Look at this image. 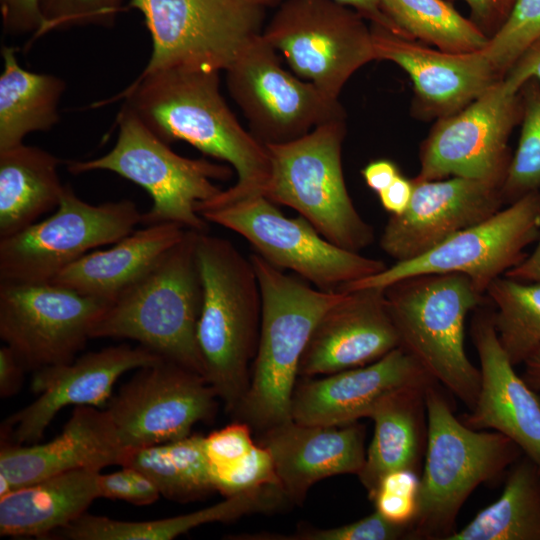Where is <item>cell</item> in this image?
Wrapping results in <instances>:
<instances>
[{
  "mask_svg": "<svg viewBox=\"0 0 540 540\" xmlns=\"http://www.w3.org/2000/svg\"><path fill=\"white\" fill-rule=\"evenodd\" d=\"M166 143L185 141L234 169L237 180L197 205L201 212L264 195L271 162L265 145L246 131L219 89V71L170 68L139 77L115 99Z\"/></svg>",
  "mask_w": 540,
  "mask_h": 540,
  "instance_id": "6da1fadb",
  "label": "cell"
},
{
  "mask_svg": "<svg viewBox=\"0 0 540 540\" xmlns=\"http://www.w3.org/2000/svg\"><path fill=\"white\" fill-rule=\"evenodd\" d=\"M196 254L203 291L197 343L205 378L235 414L249 386L259 341L260 285L250 257L228 239L200 232Z\"/></svg>",
  "mask_w": 540,
  "mask_h": 540,
  "instance_id": "7a4b0ae2",
  "label": "cell"
},
{
  "mask_svg": "<svg viewBox=\"0 0 540 540\" xmlns=\"http://www.w3.org/2000/svg\"><path fill=\"white\" fill-rule=\"evenodd\" d=\"M262 295V319L250 382L235 415L264 431L291 419L299 365L320 317L344 295L323 291L251 254Z\"/></svg>",
  "mask_w": 540,
  "mask_h": 540,
  "instance_id": "3957f363",
  "label": "cell"
},
{
  "mask_svg": "<svg viewBox=\"0 0 540 540\" xmlns=\"http://www.w3.org/2000/svg\"><path fill=\"white\" fill-rule=\"evenodd\" d=\"M199 233L186 229L143 277L110 301L91 337L134 340L205 377L197 343L203 297L196 254Z\"/></svg>",
  "mask_w": 540,
  "mask_h": 540,
  "instance_id": "277c9868",
  "label": "cell"
},
{
  "mask_svg": "<svg viewBox=\"0 0 540 540\" xmlns=\"http://www.w3.org/2000/svg\"><path fill=\"white\" fill-rule=\"evenodd\" d=\"M438 385H431L425 395V460L407 540H448L470 494L481 484L499 480L523 455L503 434L466 426Z\"/></svg>",
  "mask_w": 540,
  "mask_h": 540,
  "instance_id": "5b68a950",
  "label": "cell"
},
{
  "mask_svg": "<svg viewBox=\"0 0 540 540\" xmlns=\"http://www.w3.org/2000/svg\"><path fill=\"white\" fill-rule=\"evenodd\" d=\"M384 289L400 347L471 410L481 374L466 354L465 322L486 294L460 273L410 276Z\"/></svg>",
  "mask_w": 540,
  "mask_h": 540,
  "instance_id": "8992f818",
  "label": "cell"
},
{
  "mask_svg": "<svg viewBox=\"0 0 540 540\" xmlns=\"http://www.w3.org/2000/svg\"><path fill=\"white\" fill-rule=\"evenodd\" d=\"M345 119L334 120L284 144L265 145L271 162L264 192L277 205L294 209L333 244L360 252L374 229L355 208L342 167Z\"/></svg>",
  "mask_w": 540,
  "mask_h": 540,
  "instance_id": "52a82bcc",
  "label": "cell"
},
{
  "mask_svg": "<svg viewBox=\"0 0 540 540\" xmlns=\"http://www.w3.org/2000/svg\"><path fill=\"white\" fill-rule=\"evenodd\" d=\"M117 124V141L108 153L90 160L70 161L67 169L75 175L107 170L141 186L152 199V207L142 214L145 225L169 222L207 232L208 222L196 206L222 191L214 181L230 179L232 169L205 158L175 153L125 106L118 113Z\"/></svg>",
  "mask_w": 540,
  "mask_h": 540,
  "instance_id": "ba28073f",
  "label": "cell"
},
{
  "mask_svg": "<svg viewBox=\"0 0 540 540\" xmlns=\"http://www.w3.org/2000/svg\"><path fill=\"white\" fill-rule=\"evenodd\" d=\"M152 39L140 75L170 68L226 70L263 30L265 6L254 0H130Z\"/></svg>",
  "mask_w": 540,
  "mask_h": 540,
  "instance_id": "9c48e42d",
  "label": "cell"
},
{
  "mask_svg": "<svg viewBox=\"0 0 540 540\" xmlns=\"http://www.w3.org/2000/svg\"><path fill=\"white\" fill-rule=\"evenodd\" d=\"M208 222L227 228L246 239L255 253L280 270L323 291H339L354 281L373 276L388 266L380 259L341 248L304 217H286L264 195L205 210Z\"/></svg>",
  "mask_w": 540,
  "mask_h": 540,
  "instance_id": "30bf717a",
  "label": "cell"
},
{
  "mask_svg": "<svg viewBox=\"0 0 540 540\" xmlns=\"http://www.w3.org/2000/svg\"><path fill=\"white\" fill-rule=\"evenodd\" d=\"M366 21L335 0H286L262 36L282 53L296 76L339 99L351 76L375 60Z\"/></svg>",
  "mask_w": 540,
  "mask_h": 540,
  "instance_id": "8fae6325",
  "label": "cell"
},
{
  "mask_svg": "<svg viewBox=\"0 0 540 540\" xmlns=\"http://www.w3.org/2000/svg\"><path fill=\"white\" fill-rule=\"evenodd\" d=\"M139 223L142 213L131 200L94 205L65 185L51 216L0 238V281L49 282L92 249L126 237Z\"/></svg>",
  "mask_w": 540,
  "mask_h": 540,
  "instance_id": "7c38bea8",
  "label": "cell"
},
{
  "mask_svg": "<svg viewBox=\"0 0 540 540\" xmlns=\"http://www.w3.org/2000/svg\"><path fill=\"white\" fill-rule=\"evenodd\" d=\"M540 236V190L504 206L486 220L446 239L426 253L395 262L382 272L339 289L386 288L406 277L423 274L460 273L482 293L497 278L518 265L526 248Z\"/></svg>",
  "mask_w": 540,
  "mask_h": 540,
  "instance_id": "4fadbf2b",
  "label": "cell"
},
{
  "mask_svg": "<svg viewBox=\"0 0 540 540\" xmlns=\"http://www.w3.org/2000/svg\"><path fill=\"white\" fill-rule=\"evenodd\" d=\"M225 71L230 95L263 145L288 143L317 126L346 118L339 99L281 66L277 51L262 33Z\"/></svg>",
  "mask_w": 540,
  "mask_h": 540,
  "instance_id": "5bb4252c",
  "label": "cell"
},
{
  "mask_svg": "<svg viewBox=\"0 0 540 540\" xmlns=\"http://www.w3.org/2000/svg\"><path fill=\"white\" fill-rule=\"evenodd\" d=\"M521 116L519 91L499 80L463 109L435 121L420 145L416 178L456 176L503 186L512 159L509 139Z\"/></svg>",
  "mask_w": 540,
  "mask_h": 540,
  "instance_id": "9a60e30c",
  "label": "cell"
},
{
  "mask_svg": "<svg viewBox=\"0 0 540 540\" xmlns=\"http://www.w3.org/2000/svg\"><path fill=\"white\" fill-rule=\"evenodd\" d=\"M107 304L51 281H0V337L26 370L67 363L92 339Z\"/></svg>",
  "mask_w": 540,
  "mask_h": 540,
  "instance_id": "2e32d148",
  "label": "cell"
},
{
  "mask_svg": "<svg viewBox=\"0 0 540 540\" xmlns=\"http://www.w3.org/2000/svg\"><path fill=\"white\" fill-rule=\"evenodd\" d=\"M217 399L205 377L161 359L139 368L104 410L126 455L189 436L195 424L215 416Z\"/></svg>",
  "mask_w": 540,
  "mask_h": 540,
  "instance_id": "e0dca14e",
  "label": "cell"
},
{
  "mask_svg": "<svg viewBox=\"0 0 540 540\" xmlns=\"http://www.w3.org/2000/svg\"><path fill=\"white\" fill-rule=\"evenodd\" d=\"M161 359L141 345L121 344L34 371L31 388L37 398L3 421L2 432L11 439L5 442L38 443L60 410L69 405L106 406L124 373Z\"/></svg>",
  "mask_w": 540,
  "mask_h": 540,
  "instance_id": "ac0fdd59",
  "label": "cell"
},
{
  "mask_svg": "<svg viewBox=\"0 0 540 540\" xmlns=\"http://www.w3.org/2000/svg\"><path fill=\"white\" fill-rule=\"evenodd\" d=\"M408 208L390 215L380 248L395 262L416 258L456 233L491 217L505 204L502 186L493 182L449 177L413 178Z\"/></svg>",
  "mask_w": 540,
  "mask_h": 540,
  "instance_id": "d6986e66",
  "label": "cell"
},
{
  "mask_svg": "<svg viewBox=\"0 0 540 540\" xmlns=\"http://www.w3.org/2000/svg\"><path fill=\"white\" fill-rule=\"evenodd\" d=\"M375 60L403 69L413 84L415 118L437 120L463 109L499 80L482 49L446 52L371 24Z\"/></svg>",
  "mask_w": 540,
  "mask_h": 540,
  "instance_id": "ffe728a7",
  "label": "cell"
},
{
  "mask_svg": "<svg viewBox=\"0 0 540 540\" xmlns=\"http://www.w3.org/2000/svg\"><path fill=\"white\" fill-rule=\"evenodd\" d=\"M291 400V419L305 425L338 426L368 417L390 395L437 383L402 347L365 366L303 377Z\"/></svg>",
  "mask_w": 540,
  "mask_h": 540,
  "instance_id": "44dd1931",
  "label": "cell"
},
{
  "mask_svg": "<svg viewBox=\"0 0 540 540\" xmlns=\"http://www.w3.org/2000/svg\"><path fill=\"white\" fill-rule=\"evenodd\" d=\"M399 346L385 289L347 291L316 323L298 375L317 377L365 366Z\"/></svg>",
  "mask_w": 540,
  "mask_h": 540,
  "instance_id": "7402d4cb",
  "label": "cell"
},
{
  "mask_svg": "<svg viewBox=\"0 0 540 540\" xmlns=\"http://www.w3.org/2000/svg\"><path fill=\"white\" fill-rule=\"evenodd\" d=\"M471 336L480 360V388L474 407L461 421L511 439L540 467V398L516 373L497 337L492 310H475Z\"/></svg>",
  "mask_w": 540,
  "mask_h": 540,
  "instance_id": "603a6c76",
  "label": "cell"
},
{
  "mask_svg": "<svg viewBox=\"0 0 540 540\" xmlns=\"http://www.w3.org/2000/svg\"><path fill=\"white\" fill-rule=\"evenodd\" d=\"M258 443L269 450L287 499L297 504L316 482L357 475L366 456L365 428L358 422L327 426L290 420L262 431Z\"/></svg>",
  "mask_w": 540,
  "mask_h": 540,
  "instance_id": "cb8c5ba5",
  "label": "cell"
},
{
  "mask_svg": "<svg viewBox=\"0 0 540 540\" xmlns=\"http://www.w3.org/2000/svg\"><path fill=\"white\" fill-rule=\"evenodd\" d=\"M125 452L105 412L76 406L62 432L45 443L3 442L0 474L15 488L76 469L121 465Z\"/></svg>",
  "mask_w": 540,
  "mask_h": 540,
  "instance_id": "d4e9b609",
  "label": "cell"
},
{
  "mask_svg": "<svg viewBox=\"0 0 540 540\" xmlns=\"http://www.w3.org/2000/svg\"><path fill=\"white\" fill-rule=\"evenodd\" d=\"M185 230L169 222L146 225L107 249L88 252L51 282L109 303L143 277Z\"/></svg>",
  "mask_w": 540,
  "mask_h": 540,
  "instance_id": "484cf974",
  "label": "cell"
},
{
  "mask_svg": "<svg viewBox=\"0 0 540 540\" xmlns=\"http://www.w3.org/2000/svg\"><path fill=\"white\" fill-rule=\"evenodd\" d=\"M94 469H76L12 490L0 498V534L51 536L84 515L98 497Z\"/></svg>",
  "mask_w": 540,
  "mask_h": 540,
  "instance_id": "4316f807",
  "label": "cell"
},
{
  "mask_svg": "<svg viewBox=\"0 0 540 540\" xmlns=\"http://www.w3.org/2000/svg\"><path fill=\"white\" fill-rule=\"evenodd\" d=\"M430 386L398 391L370 414L374 433L357 474L369 499L388 473L397 470L418 473L427 443L425 395Z\"/></svg>",
  "mask_w": 540,
  "mask_h": 540,
  "instance_id": "83f0119b",
  "label": "cell"
},
{
  "mask_svg": "<svg viewBox=\"0 0 540 540\" xmlns=\"http://www.w3.org/2000/svg\"><path fill=\"white\" fill-rule=\"evenodd\" d=\"M283 503L274 486L237 493L206 508L169 518L126 521L85 513L53 535L69 540H172L201 525L270 512Z\"/></svg>",
  "mask_w": 540,
  "mask_h": 540,
  "instance_id": "f1b7e54d",
  "label": "cell"
},
{
  "mask_svg": "<svg viewBox=\"0 0 540 540\" xmlns=\"http://www.w3.org/2000/svg\"><path fill=\"white\" fill-rule=\"evenodd\" d=\"M61 160L24 143L0 150V238L11 236L57 208L65 185Z\"/></svg>",
  "mask_w": 540,
  "mask_h": 540,
  "instance_id": "f546056e",
  "label": "cell"
},
{
  "mask_svg": "<svg viewBox=\"0 0 540 540\" xmlns=\"http://www.w3.org/2000/svg\"><path fill=\"white\" fill-rule=\"evenodd\" d=\"M0 150L23 143L30 133L50 130L58 121V105L66 83L55 75L22 68L13 47L1 48Z\"/></svg>",
  "mask_w": 540,
  "mask_h": 540,
  "instance_id": "4dcf8cb0",
  "label": "cell"
},
{
  "mask_svg": "<svg viewBox=\"0 0 540 540\" xmlns=\"http://www.w3.org/2000/svg\"><path fill=\"white\" fill-rule=\"evenodd\" d=\"M499 498L448 540H540V467L524 454Z\"/></svg>",
  "mask_w": 540,
  "mask_h": 540,
  "instance_id": "1f68e13d",
  "label": "cell"
},
{
  "mask_svg": "<svg viewBox=\"0 0 540 540\" xmlns=\"http://www.w3.org/2000/svg\"><path fill=\"white\" fill-rule=\"evenodd\" d=\"M121 466L143 472L172 501H196L215 491L201 434L130 451Z\"/></svg>",
  "mask_w": 540,
  "mask_h": 540,
  "instance_id": "d6a6232c",
  "label": "cell"
},
{
  "mask_svg": "<svg viewBox=\"0 0 540 540\" xmlns=\"http://www.w3.org/2000/svg\"><path fill=\"white\" fill-rule=\"evenodd\" d=\"M403 35L437 49L466 53L485 47L488 37L448 0H380Z\"/></svg>",
  "mask_w": 540,
  "mask_h": 540,
  "instance_id": "836d02e7",
  "label": "cell"
},
{
  "mask_svg": "<svg viewBox=\"0 0 540 540\" xmlns=\"http://www.w3.org/2000/svg\"><path fill=\"white\" fill-rule=\"evenodd\" d=\"M486 296L500 345L514 366L523 364L540 348V283L502 276Z\"/></svg>",
  "mask_w": 540,
  "mask_h": 540,
  "instance_id": "e575fe53",
  "label": "cell"
},
{
  "mask_svg": "<svg viewBox=\"0 0 540 540\" xmlns=\"http://www.w3.org/2000/svg\"><path fill=\"white\" fill-rule=\"evenodd\" d=\"M521 131L502 186L505 206L540 190V80L526 81L519 89Z\"/></svg>",
  "mask_w": 540,
  "mask_h": 540,
  "instance_id": "d590c367",
  "label": "cell"
},
{
  "mask_svg": "<svg viewBox=\"0 0 540 540\" xmlns=\"http://www.w3.org/2000/svg\"><path fill=\"white\" fill-rule=\"evenodd\" d=\"M540 37V0H516L505 23L482 51L503 78L518 57Z\"/></svg>",
  "mask_w": 540,
  "mask_h": 540,
  "instance_id": "8d00e7d4",
  "label": "cell"
},
{
  "mask_svg": "<svg viewBox=\"0 0 540 540\" xmlns=\"http://www.w3.org/2000/svg\"><path fill=\"white\" fill-rule=\"evenodd\" d=\"M409 525L395 524L385 519L376 510L370 515L331 528H317L307 525L290 535L259 533L244 534L241 539L251 540H398L407 539Z\"/></svg>",
  "mask_w": 540,
  "mask_h": 540,
  "instance_id": "74e56055",
  "label": "cell"
},
{
  "mask_svg": "<svg viewBox=\"0 0 540 540\" xmlns=\"http://www.w3.org/2000/svg\"><path fill=\"white\" fill-rule=\"evenodd\" d=\"M124 0H40L42 26L33 38L74 26H113Z\"/></svg>",
  "mask_w": 540,
  "mask_h": 540,
  "instance_id": "f35d334b",
  "label": "cell"
},
{
  "mask_svg": "<svg viewBox=\"0 0 540 540\" xmlns=\"http://www.w3.org/2000/svg\"><path fill=\"white\" fill-rule=\"evenodd\" d=\"M213 487L224 497L279 485L269 450L256 443L244 457L222 469L210 472Z\"/></svg>",
  "mask_w": 540,
  "mask_h": 540,
  "instance_id": "ab89813d",
  "label": "cell"
},
{
  "mask_svg": "<svg viewBox=\"0 0 540 540\" xmlns=\"http://www.w3.org/2000/svg\"><path fill=\"white\" fill-rule=\"evenodd\" d=\"M419 485L417 472L393 471L381 479L370 500L388 521L410 526L418 508Z\"/></svg>",
  "mask_w": 540,
  "mask_h": 540,
  "instance_id": "60d3db41",
  "label": "cell"
},
{
  "mask_svg": "<svg viewBox=\"0 0 540 540\" xmlns=\"http://www.w3.org/2000/svg\"><path fill=\"white\" fill-rule=\"evenodd\" d=\"M98 497L121 500L137 506L156 502L160 495L155 484L141 471L131 466L98 476Z\"/></svg>",
  "mask_w": 540,
  "mask_h": 540,
  "instance_id": "b9f144b4",
  "label": "cell"
},
{
  "mask_svg": "<svg viewBox=\"0 0 540 540\" xmlns=\"http://www.w3.org/2000/svg\"><path fill=\"white\" fill-rule=\"evenodd\" d=\"M255 444L250 425L241 420L204 436L210 472L235 463L249 453Z\"/></svg>",
  "mask_w": 540,
  "mask_h": 540,
  "instance_id": "7bdbcfd3",
  "label": "cell"
},
{
  "mask_svg": "<svg viewBox=\"0 0 540 540\" xmlns=\"http://www.w3.org/2000/svg\"><path fill=\"white\" fill-rule=\"evenodd\" d=\"M0 9L6 33H32L34 38L42 26L40 0H0Z\"/></svg>",
  "mask_w": 540,
  "mask_h": 540,
  "instance_id": "ee69618b",
  "label": "cell"
},
{
  "mask_svg": "<svg viewBox=\"0 0 540 540\" xmlns=\"http://www.w3.org/2000/svg\"><path fill=\"white\" fill-rule=\"evenodd\" d=\"M449 2L456 0H448ZM469 9V19L488 37L505 23L516 0H461Z\"/></svg>",
  "mask_w": 540,
  "mask_h": 540,
  "instance_id": "f6af8a7d",
  "label": "cell"
},
{
  "mask_svg": "<svg viewBox=\"0 0 540 540\" xmlns=\"http://www.w3.org/2000/svg\"><path fill=\"white\" fill-rule=\"evenodd\" d=\"M531 79L540 80V37L526 48L503 77L512 91H519Z\"/></svg>",
  "mask_w": 540,
  "mask_h": 540,
  "instance_id": "bcb514c9",
  "label": "cell"
},
{
  "mask_svg": "<svg viewBox=\"0 0 540 540\" xmlns=\"http://www.w3.org/2000/svg\"><path fill=\"white\" fill-rule=\"evenodd\" d=\"M27 371L14 351L4 344L0 348V396L8 398L17 394Z\"/></svg>",
  "mask_w": 540,
  "mask_h": 540,
  "instance_id": "7dc6e473",
  "label": "cell"
},
{
  "mask_svg": "<svg viewBox=\"0 0 540 540\" xmlns=\"http://www.w3.org/2000/svg\"><path fill=\"white\" fill-rule=\"evenodd\" d=\"M413 189V179L400 174L387 188L378 193L381 206L390 215L402 214L410 204Z\"/></svg>",
  "mask_w": 540,
  "mask_h": 540,
  "instance_id": "c3c4849f",
  "label": "cell"
},
{
  "mask_svg": "<svg viewBox=\"0 0 540 540\" xmlns=\"http://www.w3.org/2000/svg\"><path fill=\"white\" fill-rule=\"evenodd\" d=\"M260 5L267 6L276 0H254ZM351 7L361 14L371 24L380 26L396 35L406 38L394 22L385 14L380 0H335Z\"/></svg>",
  "mask_w": 540,
  "mask_h": 540,
  "instance_id": "681fc988",
  "label": "cell"
},
{
  "mask_svg": "<svg viewBox=\"0 0 540 540\" xmlns=\"http://www.w3.org/2000/svg\"><path fill=\"white\" fill-rule=\"evenodd\" d=\"M366 185L377 194L387 188L400 174L396 163L389 159H376L369 162L362 170Z\"/></svg>",
  "mask_w": 540,
  "mask_h": 540,
  "instance_id": "f907efd6",
  "label": "cell"
},
{
  "mask_svg": "<svg viewBox=\"0 0 540 540\" xmlns=\"http://www.w3.org/2000/svg\"><path fill=\"white\" fill-rule=\"evenodd\" d=\"M536 247L515 267L506 272L504 276L522 282L540 283V236Z\"/></svg>",
  "mask_w": 540,
  "mask_h": 540,
  "instance_id": "816d5d0a",
  "label": "cell"
},
{
  "mask_svg": "<svg viewBox=\"0 0 540 540\" xmlns=\"http://www.w3.org/2000/svg\"><path fill=\"white\" fill-rule=\"evenodd\" d=\"M523 365V378L533 390L540 392V348Z\"/></svg>",
  "mask_w": 540,
  "mask_h": 540,
  "instance_id": "f5cc1de1",
  "label": "cell"
},
{
  "mask_svg": "<svg viewBox=\"0 0 540 540\" xmlns=\"http://www.w3.org/2000/svg\"><path fill=\"white\" fill-rule=\"evenodd\" d=\"M13 490L9 480L0 474V498L6 496Z\"/></svg>",
  "mask_w": 540,
  "mask_h": 540,
  "instance_id": "db71d44e",
  "label": "cell"
}]
</instances>
